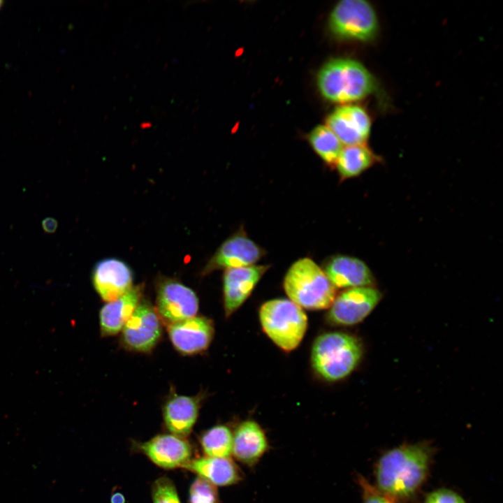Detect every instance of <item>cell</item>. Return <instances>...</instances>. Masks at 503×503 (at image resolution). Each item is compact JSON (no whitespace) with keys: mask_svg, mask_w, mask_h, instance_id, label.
<instances>
[{"mask_svg":"<svg viewBox=\"0 0 503 503\" xmlns=\"http://www.w3.org/2000/svg\"><path fill=\"white\" fill-rule=\"evenodd\" d=\"M429 455L424 447L408 445L395 448L380 458L376 471L379 489L391 496L407 497L423 483Z\"/></svg>","mask_w":503,"mask_h":503,"instance_id":"obj_1","label":"cell"},{"mask_svg":"<svg viewBox=\"0 0 503 503\" xmlns=\"http://www.w3.org/2000/svg\"><path fill=\"white\" fill-rule=\"evenodd\" d=\"M317 85L327 100L349 103L365 98L376 89L375 79L360 62L347 58L333 59L320 68Z\"/></svg>","mask_w":503,"mask_h":503,"instance_id":"obj_2","label":"cell"},{"mask_svg":"<svg viewBox=\"0 0 503 503\" xmlns=\"http://www.w3.org/2000/svg\"><path fill=\"white\" fill-rule=\"evenodd\" d=\"M362 355V344L357 337L346 333L329 332L314 340L311 363L322 379L336 381L344 379L355 370Z\"/></svg>","mask_w":503,"mask_h":503,"instance_id":"obj_3","label":"cell"},{"mask_svg":"<svg viewBox=\"0 0 503 503\" xmlns=\"http://www.w3.org/2000/svg\"><path fill=\"white\" fill-rule=\"evenodd\" d=\"M283 286L289 300L302 309L329 308L337 296V289L323 270L307 257L291 265L285 275Z\"/></svg>","mask_w":503,"mask_h":503,"instance_id":"obj_4","label":"cell"},{"mask_svg":"<svg viewBox=\"0 0 503 503\" xmlns=\"http://www.w3.org/2000/svg\"><path fill=\"white\" fill-rule=\"evenodd\" d=\"M263 332L282 350L297 348L307 329V317L303 309L288 299H272L259 309Z\"/></svg>","mask_w":503,"mask_h":503,"instance_id":"obj_5","label":"cell"},{"mask_svg":"<svg viewBox=\"0 0 503 503\" xmlns=\"http://www.w3.org/2000/svg\"><path fill=\"white\" fill-rule=\"evenodd\" d=\"M328 24L336 37L345 40L368 41L379 29L376 12L365 0L339 1L330 14Z\"/></svg>","mask_w":503,"mask_h":503,"instance_id":"obj_6","label":"cell"},{"mask_svg":"<svg viewBox=\"0 0 503 503\" xmlns=\"http://www.w3.org/2000/svg\"><path fill=\"white\" fill-rule=\"evenodd\" d=\"M381 292L373 286L347 289L335 296L326 319L335 326H353L363 321L376 307Z\"/></svg>","mask_w":503,"mask_h":503,"instance_id":"obj_7","label":"cell"},{"mask_svg":"<svg viewBox=\"0 0 503 503\" xmlns=\"http://www.w3.org/2000/svg\"><path fill=\"white\" fill-rule=\"evenodd\" d=\"M122 331V341L124 347L138 352L152 350L162 334L158 314L145 302L138 304Z\"/></svg>","mask_w":503,"mask_h":503,"instance_id":"obj_8","label":"cell"},{"mask_svg":"<svg viewBox=\"0 0 503 503\" xmlns=\"http://www.w3.org/2000/svg\"><path fill=\"white\" fill-rule=\"evenodd\" d=\"M156 305L159 315L168 325L195 316L198 309V300L194 291L173 279L159 284Z\"/></svg>","mask_w":503,"mask_h":503,"instance_id":"obj_9","label":"cell"},{"mask_svg":"<svg viewBox=\"0 0 503 503\" xmlns=\"http://www.w3.org/2000/svg\"><path fill=\"white\" fill-rule=\"evenodd\" d=\"M326 126L346 146L365 145L370 136L371 122L360 106L345 104L334 109L326 117Z\"/></svg>","mask_w":503,"mask_h":503,"instance_id":"obj_10","label":"cell"},{"mask_svg":"<svg viewBox=\"0 0 503 503\" xmlns=\"http://www.w3.org/2000/svg\"><path fill=\"white\" fill-rule=\"evenodd\" d=\"M265 251L240 230L227 239L218 249L205 268L206 272L217 269H231L254 265L263 256Z\"/></svg>","mask_w":503,"mask_h":503,"instance_id":"obj_11","label":"cell"},{"mask_svg":"<svg viewBox=\"0 0 503 503\" xmlns=\"http://www.w3.org/2000/svg\"><path fill=\"white\" fill-rule=\"evenodd\" d=\"M268 269V265H253L225 270L223 295L226 317L242 305Z\"/></svg>","mask_w":503,"mask_h":503,"instance_id":"obj_12","label":"cell"},{"mask_svg":"<svg viewBox=\"0 0 503 503\" xmlns=\"http://www.w3.org/2000/svg\"><path fill=\"white\" fill-rule=\"evenodd\" d=\"M136 448L157 466L171 469L182 467L190 460L192 447L189 442L173 434L158 435L137 444Z\"/></svg>","mask_w":503,"mask_h":503,"instance_id":"obj_13","label":"cell"},{"mask_svg":"<svg viewBox=\"0 0 503 503\" xmlns=\"http://www.w3.org/2000/svg\"><path fill=\"white\" fill-rule=\"evenodd\" d=\"M168 335L175 348L185 355H192L207 349L214 328L210 319L194 316L168 325Z\"/></svg>","mask_w":503,"mask_h":503,"instance_id":"obj_14","label":"cell"},{"mask_svg":"<svg viewBox=\"0 0 503 503\" xmlns=\"http://www.w3.org/2000/svg\"><path fill=\"white\" fill-rule=\"evenodd\" d=\"M92 282L101 298L108 302L117 299L133 287V274L122 261L115 258H105L96 264Z\"/></svg>","mask_w":503,"mask_h":503,"instance_id":"obj_15","label":"cell"},{"mask_svg":"<svg viewBox=\"0 0 503 503\" xmlns=\"http://www.w3.org/2000/svg\"><path fill=\"white\" fill-rule=\"evenodd\" d=\"M323 271L336 289L372 286L373 274L362 260L347 255H336L324 263Z\"/></svg>","mask_w":503,"mask_h":503,"instance_id":"obj_16","label":"cell"},{"mask_svg":"<svg viewBox=\"0 0 503 503\" xmlns=\"http://www.w3.org/2000/svg\"><path fill=\"white\" fill-rule=\"evenodd\" d=\"M268 448V442L263 430L253 420L242 422L233 433L231 453L242 464L255 465Z\"/></svg>","mask_w":503,"mask_h":503,"instance_id":"obj_17","label":"cell"},{"mask_svg":"<svg viewBox=\"0 0 503 503\" xmlns=\"http://www.w3.org/2000/svg\"><path fill=\"white\" fill-rule=\"evenodd\" d=\"M200 401L197 398L174 395L163 407V415L167 429L176 436L185 438L197 420Z\"/></svg>","mask_w":503,"mask_h":503,"instance_id":"obj_18","label":"cell"},{"mask_svg":"<svg viewBox=\"0 0 503 503\" xmlns=\"http://www.w3.org/2000/svg\"><path fill=\"white\" fill-rule=\"evenodd\" d=\"M141 290L132 287L117 299L108 302L101 309L100 326L103 336L119 333L140 302Z\"/></svg>","mask_w":503,"mask_h":503,"instance_id":"obj_19","label":"cell"},{"mask_svg":"<svg viewBox=\"0 0 503 503\" xmlns=\"http://www.w3.org/2000/svg\"><path fill=\"white\" fill-rule=\"evenodd\" d=\"M215 486H228L241 480V473L234 461L226 458L205 456L191 460L183 467Z\"/></svg>","mask_w":503,"mask_h":503,"instance_id":"obj_20","label":"cell"},{"mask_svg":"<svg viewBox=\"0 0 503 503\" xmlns=\"http://www.w3.org/2000/svg\"><path fill=\"white\" fill-rule=\"evenodd\" d=\"M376 156L366 145H349L342 148L335 164L340 179L357 177L370 168Z\"/></svg>","mask_w":503,"mask_h":503,"instance_id":"obj_21","label":"cell"},{"mask_svg":"<svg viewBox=\"0 0 503 503\" xmlns=\"http://www.w3.org/2000/svg\"><path fill=\"white\" fill-rule=\"evenodd\" d=\"M307 139L323 161L330 168L335 167L343 146L334 133L326 125L321 124L309 133Z\"/></svg>","mask_w":503,"mask_h":503,"instance_id":"obj_22","label":"cell"},{"mask_svg":"<svg viewBox=\"0 0 503 503\" xmlns=\"http://www.w3.org/2000/svg\"><path fill=\"white\" fill-rule=\"evenodd\" d=\"M200 443L205 456L226 458L231 454L233 432L225 425H217L202 434Z\"/></svg>","mask_w":503,"mask_h":503,"instance_id":"obj_23","label":"cell"},{"mask_svg":"<svg viewBox=\"0 0 503 503\" xmlns=\"http://www.w3.org/2000/svg\"><path fill=\"white\" fill-rule=\"evenodd\" d=\"M189 497V503H219L217 486L200 476L191 483Z\"/></svg>","mask_w":503,"mask_h":503,"instance_id":"obj_24","label":"cell"},{"mask_svg":"<svg viewBox=\"0 0 503 503\" xmlns=\"http://www.w3.org/2000/svg\"><path fill=\"white\" fill-rule=\"evenodd\" d=\"M153 503H181L176 487L166 476L158 478L152 486Z\"/></svg>","mask_w":503,"mask_h":503,"instance_id":"obj_25","label":"cell"},{"mask_svg":"<svg viewBox=\"0 0 503 503\" xmlns=\"http://www.w3.org/2000/svg\"><path fill=\"white\" fill-rule=\"evenodd\" d=\"M425 503H465V501L453 491L440 489L430 494Z\"/></svg>","mask_w":503,"mask_h":503,"instance_id":"obj_26","label":"cell"},{"mask_svg":"<svg viewBox=\"0 0 503 503\" xmlns=\"http://www.w3.org/2000/svg\"><path fill=\"white\" fill-rule=\"evenodd\" d=\"M362 486L364 488L363 503H393L390 500L379 493L374 492L367 484L362 481Z\"/></svg>","mask_w":503,"mask_h":503,"instance_id":"obj_27","label":"cell"},{"mask_svg":"<svg viewBox=\"0 0 503 503\" xmlns=\"http://www.w3.org/2000/svg\"><path fill=\"white\" fill-rule=\"evenodd\" d=\"M43 228L48 232H52L57 227L56 221L53 219H46L43 223Z\"/></svg>","mask_w":503,"mask_h":503,"instance_id":"obj_28","label":"cell"},{"mask_svg":"<svg viewBox=\"0 0 503 503\" xmlns=\"http://www.w3.org/2000/svg\"><path fill=\"white\" fill-rule=\"evenodd\" d=\"M111 503H125V497L122 493L119 492L115 493L110 497Z\"/></svg>","mask_w":503,"mask_h":503,"instance_id":"obj_29","label":"cell"},{"mask_svg":"<svg viewBox=\"0 0 503 503\" xmlns=\"http://www.w3.org/2000/svg\"><path fill=\"white\" fill-rule=\"evenodd\" d=\"M150 126H152V124L150 122H143L140 124L141 129H147Z\"/></svg>","mask_w":503,"mask_h":503,"instance_id":"obj_30","label":"cell"},{"mask_svg":"<svg viewBox=\"0 0 503 503\" xmlns=\"http://www.w3.org/2000/svg\"><path fill=\"white\" fill-rule=\"evenodd\" d=\"M3 4H4V1L3 0H0V10L3 8Z\"/></svg>","mask_w":503,"mask_h":503,"instance_id":"obj_31","label":"cell"}]
</instances>
